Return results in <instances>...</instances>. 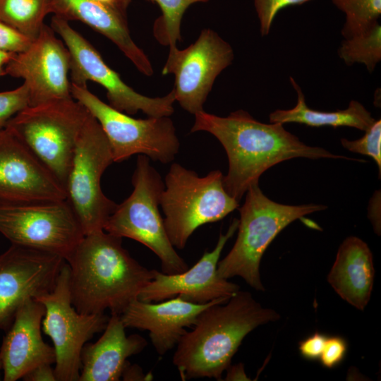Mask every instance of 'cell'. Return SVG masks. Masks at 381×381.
Returning <instances> with one entry per match:
<instances>
[{"mask_svg": "<svg viewBox=\"0 0 381 381\" xmlns=\"http://www.w3.org/2000/svg\"><path fill=\"white\" fill-rule=\"evenodd\" d=\"M52 13L51 0H0V20L35 40Z\"/></svg>", "mask_w": 381, "mask_h": 381, "instance_id": "cell-24", "label": "cell"}, {"mask_svg": "<svg viewBox=\"0 0 381 381\" xmlns=\"http://www.w3.org/2000/svg\"><path fill=\"white\" fill-rule=\"evenodd\" d=\"M310 0H254L262 36L269 34L274 17L286 6L298 5Z\"/></svg>", "mask_w": 381, "mask_h": 381, "instance_id": "cell-30", "label": "cell"}, {"mask_svg": "<svg viewBox=\"0 0 381 381\" xmlns=\"http://www.w3.org/2000/svg\"><path fill=\"white\" fill-rule=\"evenodd\" d=\"M44 313L35 298L27 299L18 310L0 348L4 381H16L37 365L55 363L54 347L42 337Z\"/></svg>", "mask_w": 381, "mask_h": 381, "instance_id": "cell-18", "label": "cell"}, {"mask_svg": "<svg viewBox=\"0 0 381 381\" xmlns=\"http://www.w3.org/2000/svg\"><path fill=\"white\" fill-rule=\"evenodd\" d=\"M33 40L0 20V50L20 53L27 49Z\"/></svg>", "mask_w": 381, "mask_h": 381, "instance_id": "cell-31", "label": "cell"}, {"mask_svg": "<svg viewBox=\"0 0 381 381\" xmlns=\"http://www.w3.org/2000/svg\"><path fill=\"white\" fill-rule=\"evenodd\" d=\"M75 310L85 315H121L153 278L122 246V238L104 230L85 235L66 260Z\"/></svg>", "mask_w": 381, "mask_h": 381, "instance_id": "cell-2", "label": "cell"}, {"mask_svg": "<svg viewBox=\"0 0 381 381\" xmlns=\"http://www.w3.org/2000/svg\"><path fill=\"white\" fill-rule=\"evenodd\" d=\"M120 315L111 314L104 332L95 343L81 351L79 381H118L127 359L141 352L146 339L139 334L127 336Z\"/></svg>", "mask_w": 381, "mask_h": 381, "instance_id": "cell-20", "label": "cell"}, {"mask_svg": "<svg viewBox=\"0 0 381 381\" xmlns=\"http://www.w3.org/2000/svg\"><path fill=\"white\" fill-rule=\"evenodd\" d=\"M35 299L45 308L42 328L53 342L56 381H79L82 349L95 334L104 331L109 317L104 313L85 315L75 310L71 299L66 261L54 289Z\"/></svg>", "mask_w": 381, "mask_h": 381, "instance_id": "cell-12", "label": "cell"}, {"mask_svg": "<svg viewBox=\"0 0 381 381\" xmlns=\"http://www.w3.org/2000/svg\"><path fill=\"white\" fill-rule=\"evenodd\" d=\"M89 112L74 98L28 106L7 123L65 188L76 141Z\"/></svg>", "mask_w": 381, "mask_h": 381, "instance_id": "cell-7", "label": "cell"}, {"mask_svg": "<svg viewBox=\"0 0 381 381\" xmlns=\"http://www.w3.org/2000/svg\"><path fill=\"white\" fill-rule=\"evenodd\" d=\"M364 135L357 140L341 139V145L346 150L367 155L376 163L381 175V121L375 120L372 126L365 131Z\"/></svg>", "mask_w": 381, "mask_h": 381, "instance_id": "cell-28", "label": "cell"}, {"mask_svg": "<svg viewBox=\"0 0 381 381\" xmlns=\"http://www.w3.org/2000/svg\"><path fill=\"white\" fill-rule=\"evenodd\" d=\"M347 342L341 337H327L319 360L322 365L333 368L339 365L345 358L347 351Z\"/></svg>", "mask_w": 381, "mask_h": 381, "instance_id": "cell-32", "label": "cell"}, {"mask_svg": "<svg viewBox=\"0 0 381 381\" xmlns=\"http://www.w3.org/2000/svg\"><path fill=\"white\" fill-rule=\"evenodd\" d=\"M155 3L161 10V16L153 26L155 39L162 45L174 47L181 42V25L183 14L188 8L197 3H206L209 0H148Z\"/></svg>", "mask_w": 381, "mask_h": 381, "instance_id": "cell-26", "label": "cell"}, {"mask_svg": "<svg viewBox=\"0 0 381 381\" xmlns=\"http://www.w3.org/2000/svg\"><path fill=\"white\" fill-rule=\"evenodd\" d=\"M121 378L123 380H150L152 376L150 373L145 375L140 366L131 365L128 362L122 373Z\"/></svg>", "mask_w": 381, "mask_h": 381, "instance_id": "cell-35", "label": "cell"}, {"mask_svg": "<svg viewBox=\"0 0 381 381\" xmlns=\"http://www.w3.org/2000/svg\"><path fill=\"white\" fill-rule=\"evenodd\" d=\"M71 93L99 122L109 141L114 162L139 154L167 164L178 154L180 142L169 116L135 119L102 101L87 87L72 83Z\"/></svg>", "mask_w": 381, "mask_h": 381, "instance_id": "cell-8", "label": "cell"}, {"mask_svg": "<svg viewBox=\"0 0 381 381\" xmlns=\"http://www.w3.org/2000/svg\"><path fill=\"white\" fill-rule=\"evenodd\" d=\"M29 106L27 86L23 83L11 90L0 92V131L18 112Z\"/></svg>", "mask_w": 381, "mask_h": 381, "instance_id": "cell-29", "label": "cell"}, {"mask_svg": "<svg viewBox=\"0 0 381 381\" xmlns=\"http://www.w3.org/2000/svg\"><path fill=\"white\" fill-rule=\"evenodd\" d=\"M51 28L66 46L71 57V83L87 87V81L98 83L106 90L109 104L134 115L141 111L148 116H170L174 111V90L161 97H149L135 92L103 60L97 50L69 22L54 16Z\"/></svg>", "mask_w": 381, "mask_h": 381, "instance_id": "cell-11", "label": "cell"}, {"mask_svg": "<svg viewBox=\"0 0 381 381\" xmlns=\"http://www.w3.org/2000/svg\"><path fill=\"white\" fill-rule=\"evenodd\" d=\"M194 115L190 132L210 133L224 148L229 170L223 176V186L226 193L238 202L252 184L259 182L266 170L290 159H346L365 162L332 154L322 147L309 146L287 131L283 124L262 123L242 109L225 117L204 110Z\"/></svg>", "mask_w": 381, "mask_h": 381, "instance_id": "cell-1", "label": "cell"}, {"mask_svg": "<svg viewBox=\"0 0 381 381\" xmlns=\"http://www.w3.org/2000/svg\"><path fill=\"white\" fill-rule=\"evenodd\" d=\"M0 233L13 245L53 253L65 260L85 236L66 199L0 204Z\"/></svg>", "mask_w": 381, "mask_h": 381, "instance_id": "cell-10", "label": "cell"}, {"mask_svg": "<svg viewBox=\"0 0 381 381\" xmlns=\"http://www.w3.org/2000/svg\"><path fill=\"white\" fill-rule=\"evenodd\" d=\"M66 199L64 186L11 131H0V204Z\"/></svg>", "mask_w": 381, "mask_h": 381, "instance_id": "cell-17", "label": "cell"}, {"mask_svg": "<svg viewBox=\"0 0 381 381\" xmlns=\"http://www.w3.org/2000/svg\"><path fill=\"white\" fill-rule=\"evenodd\" d=\"M132 184L131 194L116 205L103 230L147 247L159 258L163 273L186 271L188 265L171 244L159 210L164 183L147 156L138 155Z\"/></svg>", "mask_w": 381, "mask_h": 381, "instance_id": "cell-6", "label": "cell"}, {"mask_svg": "<svg viewBox=\"0 0 381 381\" xmlns=\"http://www.w3.org/2000/svg\"><path fill=\"white\" fill-rule=\"evenodd\" d=\"M290 82L297 94V103L290 109H277L270 114V123H298L310 126H348L363 131L368 129L375 119L364 106L351 100L346 109L335 111H321L309 108L305 95L295 80Z\"/></svg>", "mask_w": 381, "mask_h": 381, "instance_id": "cell-23", "label": "cell"}, {"mask_svg": "<svg viewBox=\"0 0 381 381\" xmlns=\"http://www.w3.org/2000/svg\"><path fill=\"white\" fill-rule=\"evenodd\" d=\"M162 74H174L176 101L188 112L203 111V104L216 78L232 63L231 45L207 28L184 49L170 47Z\"/></svg>", "mask_w": 381, "mask_h": 381, "instance_id": "cell-13", "label": "cell"}, {"mask_svg": "<svg viewBox=\"0 0 381 381\" xmlns=\"http://www.w3.org/2000/svg\"><path fill=\"white\" fill-rule=\"evenodd\" d=\"M2 368H3V363H2L1 356H0V370H2Z\"/></svg>", "mask_w": 381, "mask_h": 381, "instance_id": "cell-39", "label": "cell"}, {"mask_svg": "<svg viewBox=\"0 0 381 381\" xmlns=\"http://www.w3.org/2000/svg\"><path fill=\"white\" fill-rule=\"evenodd\" d=\"M338 55L348 66L363 64L369 72L373 71L381 60V26L378 22L344 39Z\"/></svg>", "mask_w": 381, "mask_h": 381, "instance_id": "cell-25", "label": "cell"}, {"mask_svg": "<svg viewBox=\"0 0 381 381\" xmlns=\"http://www.w3.org/2000/svg\"><path fill=\"white\" fill-rule=\"evenodd\" d=\"M70 53L62 40L46 24L25 51L5 66L4 75L22 78L29 106L73 98L71 93Z\"/></svg>", "mask_w": 381, "mask_h": 381, "instance_id": "cell-14", "label": "cell"}, {"mask_svg": "<svg viewBox=\"0 0 381 381\" xmlns=\"http://www.w3.org/2000/svg\"><path fill=\"white\" fill-rule=\"evenodd\" d=\"M374 276L373 254L368 244L356 236L346 238L327 275L334 291L354 308L363 310L370 298Z\"/></svg>", "mask_w": 381, "mask_h": 381, "instance_id": "cell-22", "label": "cell"}, {"mask_svg": "<svg viewBox=\"0 0 381 381\" xmlns=\"http://www.w3.org/2000/svg\"><path fill=\"white\" fill-rule=\"evenodd\" d=\"M219 170L200 177L196 172L173 163L164 179L160 206L164 224L174 248L183 249L200 226L218 222L239 207L223 186Z\"/></svg>", "mask_w": 381, "mask_h": 381, "instance_id": "cell-5", "label": "cell"}, {"mask_svg": "<svg viewBox=\"0 0 381 381\" xmlns=\"http://www.w3.org/2000/svg\"><path fill=\"white\" fill-rule=\"evenodd\" d=\"M16 53L8 52L0 50V76L4 75L5 66L13 57Z\"/></svg>", "mask_w": 381, "mask_h": 381, "instance_id": "cell-38", "label": "cell"}, {"mask_svg": "<svg viewBox=\"0 0 381 381\" xmlns=\"http://www.w3.org/2000/svg\"><path fill=\"white\" fill-rule=\"evenodd\" d=\"M52 13L67 21H80L111 40L147 76L154 70L145 52L133 40L126 14L96 0H51Z\"/></svg>", "mask_w": 381, "mask_h": 381, "instance_id": "cell-21", "label": "cell"}, {"mask_svg": "<svg viewBox=\"0 0 381 381\" xmlns=\"http://www.w3.org/2000/svg\"><path fill=\"white\" fill-rule=\"evenodd\" d=\"M65 261L53 253L13 244L0 254V330L10 327L27 299L54 289Z\"/></svg>", "mask_w": 381, "mask_h": 381, "instance_id": "cell-15", "label": "cell"}, {"mask_svg": "<svg viewBox=\"0 0 381 381\" xmlns=\"http://www.w3.org/2000/svg\"><path fill=\"white\" fill-rule=\"evenodd\" d=\"M234 218L225 234L220 233L214 248L204 253L190 269L168 274L153 270V278L140 292L138 299L145 302H159L176 296L198 304H205L220 298H229L239 286L221 277L217 265L222 250L238 229Z\"/></svg>", "mask_w": 381, "mask_h": 381, "instance_id": "cell-16", "label": "cell"}, {"mask_svg": "<svg viewBox=\"0 0 381 381\" xmlns=\"http://www.w3.org/2000/svg\"><path fill=\"white\" fill-rule=\"evenodd\" d=\"M22 379L25 381H56L54 368L50 364H42L28 371Z\"/></svg>", "mask_w": 381, "mask_h": 381, "instance_id": "cell-34", "label": "cell"}, {"mask_svg": "<svg viewBox=\"0 0 381 381\" xmlns=\"http://www.w3.org/2000/svg\"><path fill=\"white\" fill-rule=\"evenodd\" d=\"M346 14L341 30L344 39L363 31L377 22L381 15V0H332Z\"/></svg>", "mask_w": 381, "mask_h": 381, "instance_id": "cell-27", "label": "cell"}, {"mask_svg": "<svg viewBox=\"0 0 381 381\" xmlns=\"http://www.w3.org/2000/svg\"><path fill=\"white\" fill-rule=\"evenodd\" d=\"M227 375L225 380H249L245 373L244 367L242 363H238L233 366H229L227 369Z\"/></svg>", "mask_w": 381, "mask_h": 381, "instance_id": "cell-36", "label": "cell"}, {"mask_svg": "<svg viewBox=\"0 0 381 381\" xmlns=\"http://www.w3.org/2000/svg\"><path fill=\"white\" fill-rule=\"evenodd\" d=\"M327 337L320 332H315L299 342L300 354L306 360L315 361L320 358Z\"/></svg>", "mask_w": 381, "mask_h": 381, "instance_id": "cell-33", "label": "cell"}, {"mask_svg": "<svg viewBox=\"0 0 381 381\" xmlns=\"http://www.w3.org/2000/svg\"><path fill=\"white\" fill-rule=\"evenodd\" d=\"M239 209L238 235L234 245L217 265L218 274L224 279L243 278L252 288L265 291L260 264L269 245L277 234L294 221L327 206L317 204L289 205L274 202L261 190L259 182L246 192Z\"/></svg>", "mask_w": 381, "mask_h": 381, "instance_id": "cell-4", "label": "cell"}, {"mask_svg": "<svg viewBox=\"0 0 381 381\" xmlns=\"http://www.w3.org/2000/svg\"><path fill=\"white\" fill-rule=\"evenodd\" d=\"M280 315L264 308L248 291L238 290L227 301H218L200 313L177 344L173 363L183 380L214 378L223 373L245 337Z\"/></svg>", "mask_w": 381, "mask_h": 381, "instance_id": "cell-3", "label": "cell"}, {"mask_svg": "<svg viewBox=\"0 0 381 381\" xmlns=\"http://www.w3.org/2000/svg\"><path fill=\"white\" fill-rule=\"evenodd\" d=\"M113 162L109 141L89 113L76 141L65 184L66 200L85 235L103 230L117 205L101 188L102 176Z\"/></svg>", "mask_w": 381, "mask_h": 381, "instance_id": "cell-9", "label": "cell"}, {"mask_svg": "<svg viewBox=\"0 0 381 381\" xmlns=\"http://www.w3.org/2000/svg\"><path fill=\"white\" fill-rule=\"evenodd\" d=\"M220 298L205 304L193 303L180 296L152 303L139 299L132 301L120 315L126 328L147 330L152 344L161 356L172 349L191 328L201 312Z\"/></svg>", "mask_w": 381, "mask_h": 381, "instance_id": "cell-19", "label": "cell"}, {"mask_svg": "<svg viewBox=\"0 0 381 381\" xmlns=\"http://www.w3.org/2000/svg\"><path fill=\"white\" fill-rule=\"evenodd\" d=\"M122 13L126 14L127 8L131 0H96Z\"/></svg>", "mask_w": 381, "mask_h": 381, "instance_id": "cell-37", "label": "cell"}]
</instances>
